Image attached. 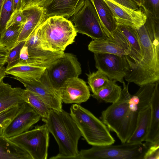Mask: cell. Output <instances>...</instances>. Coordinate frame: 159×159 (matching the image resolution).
<instances>
[{"instance_id":"5b68a950","label":"cell","mask_w":159,"mask_h":159,"mask_svg":"<svg viewBox=\"0 0 159 159\" xmlns=\"http://www.w3.org/2000/svg\"><path fill=\"white\" fill-rule=\"evenodd\" d=\"M149 145L145 142L93 146L79 151L75 159H143Z\"/></svg>"},{"instance_id":"4316f807","label":"cell","mask_w":159,"mask_h":159,"mask_svg":"<svg viewBox=\"0 0 159 159\" xmlns=\"http://www.w3.org/2000/svg\"><path fill=\"white\" fill-rule=\"evenodd\" d=\"M116 81L109 80L107 84L92 97L99 102L112 103L119 98L121 92V86L116 84Z\"/></svg>"},{"instance_id":"f6af8a7d","label":"cell","mask_w":159,"mask_h":159,"mask_svg":"<svg viewBox=\"0 0 159 159\" xmlns=\"http://www.w3.org/2000/svg\"><path fill=\"white\" fill-rule=\"evenodd\" d=\"M4 1V0H0V11L2 6L3 2Z\"/></svg>"},{"instance_id":"e0dca14e","label":"cell","mask_w":159,"mask_h":159,"mask_svg":"<svg viewBox=\"0 0 159 159\" xmlns=\"http://www.w3.org/2000/svg\"><path fill=\"white\" fill-rule=\"evenodd\" d=\"M104 0L111 9L117 25H126L138 29L145 24L147 16L141 8L134 10L112 0Z\"/></svg>"},{"instance_id":"f1b7e54d","label":"cell","mask_w":159,"mask_h":159,"mask_svg":"<svg viewBox=\"0 0 159 159\" xmlns=\"http://www.w3.org/2000/svg\"><path fill=\"white\" fill-rule=\"evenodd\" d=\"M23 98L42 118L47 117L50 108L43 101L32 92L25 89Z\"/></svg>"},{"instance_id":"1f68e13d","label":"cell","mask_w":159,"mask_h":159,"mask_svg":"<svg viewBox=\"0 0 159 159\" xmlns=\"http://www.w3.org/2000/svg\"><path fill=\"white\" fill-rule=\"evenodd\" d=\"M13 12V0H4L0 11V34L6 29L7 22Z\"/></svg>"},{"instance_id":"ab89813d","label":"cell","mask_w":159,"mask_h":159,"mask_svg":"<svg viewBox=\"0 0 159 159\" xmlns=\"http://www.w3.org/2000/svg\"><path fill=\"white\" fill-rule=\"evenodd\" d=\"M28 52L27 47L25 45L21 48L20 54V60L26 61L28 59Z\"/></svg>"},{"instance_id":"7a4b0ae2","label":"cell","mask_w":159,"mask_h":159,"mask_svg":"<svg viewBox=\"0 0 159 159\" xmlns=\"http://www.w3.org/2000/svg\"><path fill=\"white\" fill-rule=\"evenodd\" d=\"M58 145L59 153L50 159H75L79 153L81 132L70 113L62 109H50L47 117L42 118Z\"/></svg>"},{"instance_id":"5bb4252c","label":"cell","mask_w":159,"mask_h":159,"mask_svg":"<svg viewBox=\"0 0 159 159\" xmlns=\"http://www.w3.org/2000/svg\"><path fill=\"white\" fill-rule=\"evenodd\" d=\"M41 118L29 104L23 103L17 114L4 130L3 135L8 138L27 131Z\"/></svg>"},{"instance_id":"52a82bcc","label":"cell","mask_w":159,"mask_h":159,"mask_svg":"<svg viewBox=\"0 0 159 159\" xmlns=\"http://www.w3.org/2000/svg\"><path fill=\"white\" fill-rule=\"evenodd\" d=\"M49 133L45 124L37 125L32 129L8 139L25 149L32 159H47Z\"/></svg>"},{"instance_id":"ac0fdd59","label":"cell","mask_w":159,"mask_h":159,"mask_svg":"<svg viewBox=\"0 0 159 159\" xmlns=\"http://www.w3.org/2000/svg\"><path fill=\"white\" fill-rule=\"evenodd\" d=\"M26 21L19 35L17 44L25 41L32 32L44 22L47 18L45 8L36 5L25 7L23 9Z\"/></svg>"},{"instance_id":"7bdbcfd3","label":"cell","mask_w":159,"mask_h":159,"mask_svg":"<svg viewBox=\"0 0 159 159\" xmlns=\"http://www.w3.org/2000/svg\"><path fill=\"white\" fill-rule=\"evenodd\" d=\"M134 2L135 3L138 7H141L143 0H131Z\"/></svg>"},{"instance_id":"9c48e42d","label":"cell","mask_w":159,"mask_h":159,"mask_svg":"<svg viewBox=\"0 0 159 159\" xmlns=\"http://www.w3.org/2000/svg\"><path fill=\"white\" fill-rule=\"evenodd\" d=\"M22 84L26 89L34 93L50 108L57 111L62 109V102L58 91L49 78L47 69L39 79L11 77Z\"/></svg>"},{"instance_id":"ffe728a7","label":"cell","mask_w":159,"mask_h":159,"mask_svg":"<svg viewBox=\"0 0 159 159\" xmlns=\"http://www.w3.org/2000/svg\"><path fill=\"white\" fill-rule=\"evenodd\" d=\"M84 0H48L43 7L47 18L57 16L68 18L72 16Z\"/></svg>"},{"instance_id":"30bf717a","label":"cell","mask_w":159,"mask_h":159,"mask_svg":"<svg viewBox=\"0 0 159 159\" xmlns=\"http://www.w3.org/2000/svg\"><path fill=\"white\" fill-rule=\"evenodd\" d=\"M40 26L25 41L24 45L28 48V59L25 62L22 61L30 65L48 69L62 57L65 52H52L44 48L40 37Z\"/></svg>"},{"instance_id":"bcb514c9","label":"cell","mask_w":159,"mask_h":159,"mask_svg":"<svg viewBox=\"0 0 159 159\" xmlns=\"http://www.w3.org/2000/svg\"><path fill=\"white\" fill-rule=\"evenodd\" d=\"M0 37H1V34H0Z\"/></svg>"},{"instance_id":"6da1fadb","label":"cell","mask_w":159,"mask_h":159,"mask_svg":"<svg viewBox=\"0 0 159 159\" xmlns=\"http://www.w3.org/2000/svg\"><path fill=\"white\" fill-rule=\"evenodd\" d=\"M146 15L145 24L137 29L143 59L124 78L139 87L159 81V19Z\"/></svg>"},{"instance_id":"f546056e","label":"cell","mask_w":159,"mask_h":159,"mask_svg":"<svg viewBox=\"0 0 159 159\" xmlns=\"http://www.w3.org/2000/svg\"><path fill=\"white\" fill-rule=\"evenodd\" d=\"M86 75L88 77L89 89L93 94L96 93L104 87L109 80L107 75L98 70L95 72H90Z\"/></svg>"},{"instance_id":"d6986e66","label":"cell","mask_w":159,"mask_h":159,"mask_svg":"<svg viewBox=\"0 0 159 159\" xmlns=\"http://www.w3.org/2000/svg\"><path fill=\"white\" fill-rule=\"evenodd\" d=\"M117 27L125 37L129 44L130 53L129 55L125 56L131 70L136 68L143 57L137 30L124 25H117Z\"/></svg>"},{"instance_id":"4fadbf2b","label":"cell","mask_w":159,"mask_h":159,"mask_svg":"<svg viewBox=\"0 0 159 159\" xmlns=\"http://www.w3.org/2000/svg\"><path fill=\"white\" fill-rule=\"evenodd\" d=\"M122 84L123 88L119 98L102 111L101 117V120L110 131L115 133L117 136L126 114L131 95L128 90L129 83L126 84L124 81Z\"/></svg>"},{"instance_id":"2e32d148","label":"cell","mask_w":159,"mask_h":159,"mask_svg":"<svg viewBox=\"0 0 159 159\" xmlns=\"http://www.w3.org/2000/svg\"><path fill=\"white\" fill-rule=\"evenodd\" d=\"M58 92L62 102L66 104H80L86 102L91 95L86 82L78 77L66 80Z\"/></svg>"},{"instance_id":"f35d334b","label":"cell","mask_w":159,"mask_h":159,"mask_svg":"<svg viewBox=\"0 0 159 159\" xmlns=\"http://www.w3.org/2000/svg\"><path fill=\"white\" fill-rule=\"evenodd\" d=\"M25 0H13V11L22 10L25 5Z\"/></svg>"},{"instance_id":"277c9868","label":"cell","mask_w":159,"mask_h":159,"mask_svg":"<svg viewBox=\"0 0 159 159\" xmlns=\"http://www.w3.org/2000/svg\"><path fill=\"white\" fill-rule=\"evenodd\" d=\"M40 29L43 47L52 52L64 51L74 42L77 33L71 21L60 16L47 18Z\"/></svg>"},{"instance_id":"8992f818","label":"cell","mask_w":159,"mask_h":159,"mask_svg":"<svg viewBox=\"0 0 159 159\" xmlns=\"http://www.w3.org/2000/svg\"><path fill=\"white\" fill-rule=\"evenodd\" d=\"M156 83L141 86L131 95L126 114L117 135L121 143L127 142L135 129L139 113L150 105Z\"/></svg>"},{"instance_id":"8fae6325","label":"cell","mask_w":159,"mask_h":159,"mask_svg":"<svg viewBox=\"0 0 159 159\" xmlns=\"http://www.w3.org/2000/svg\"><path fill=\"white\" fill-rule=\"evenodd\" d=\"M95 66L97 69L110 80L122 83L125 77L131 69L125 56L107 53H94Z\"/></svg>"},{"instance_id":"3957f363","label":"cell","mask_w":159,"mask_h":159,"mask_svg":"<svg viewBox=\"0 0 159 159\" xmlns=\"http://www.w3.org/2000/svg\"><path fill=\"white\" fill-rule=\"evenodd\" d=\"M70 110L82 136L89 144L102 146L115 143L107 126L90 111L77 104L72 105Z\"/></svg>"},{"instance_id":"d590c367","label":"cell","mask_w":159,"mask_h":159,"mask_svg":"<svg viewBox=\"0 0 159 159\" xmlns=\"http://www.w3.org/2000/svg\"><path fill=\"white\" fill-rule=\"evenodd\" d=\"M143 159H159V143L150 145Z\"/></svg>"},{"instance_id":"d6a6232c","label":"cell","mask_w":159,"mask_h":159,"mask_svg":"<svg viewBox=\"0 0 159 159\" xmlns=\"http://www.w3.org/2000/svg\"><path fill=\"white\" fill-rule=\"evenodd\" d=\"M25 43V41L20 42L9 51L6 61L7 65L6 69L11 67L19 62L20 60V51Z\"/></svg>"},{"instance_id":"b9f144b4","label":"cell","mask_w":159,"mask_h":159,"mask_svg":"<svg viewBox=\"0 0 159 159\" xmlns=\"http://www.w3.org/2000/svg\"><path fill=\"white\" fill-rule=\"evenodd\" d=\"M3 65L0 64V82L7 75L5 72L6 68Z\"/></svg>"},{"instance_id":"cb8c5ba5","label":"cell","mask_w":159,"mask_h":159,"mask_svg":"<svg viewBox=\"0 0 159 159\" xmlns=\"http://www.w3.org/2000/svg\"><path fill=\"white\" fill-rule=\"evenodd\" d=\"M151 113L150 105L139 113L135 129L127 143H140L145 141L150 127Z\"/></svg>"},{"instance_id":"4dcf8cb0","label":"cell","mask_w":159,"mask_h":159,"mask_svg":"<svg viewBox=\"0 0 159 159\" xmlns=\"http://www.w3.org/2000/svg\"><path fill=\"white\" fill-rule=\"evenodd\" d=\"M21 105L14 106L0 112V135L19 111Z\"/></svg>"},{"instance_id":"ba28073f","label":"cell","mask_w":159,"mask_h":159,"mask_svg":"<svg viewBox=\"0 0 159 159\" xmlns=\"http://www.w3.org/2000/svg\"><path fill=\"white\" fill-rule=\"evenodd\" d=\"M71 20L77 33L86 35L93 40L108 38L103 31L96 9L90 0H84Z\"/></svg>"},{"instance_id":"7402d4cb","label":"cell","mask_w":159,"mask_h":159,"mask_svg":"<svg viewBox=\"0 0 159 159\" xmlns=\"http://www.w3.org/2000/svg\"><path fill=\"white\" fill-rule=\"evenodd\" d=\"M24 90L20 87L13 88L2 80L0 82V112L25 102L23 98Z\"/></svg>"},{"instance_id":"484cf974","label":"cell","mask_w":159,"mask_h":159,"mask_svg":"<svg viewBox=\"0 0 159 159\" xmlns=\"http://www.w3.org/2000/svg\"><path fill=\"white\" fill-rule=\"evenodd\" d=\"M46 69L45 68L30 65L20 60L16 65L6 69L5 72L7 75H11L21 79L32 78L38 79Z\"/></svg>"},{"instance_id":"8d00e7d4","label":"cell","mask_w":159,"mask_h":159,"mask_svg":"<svg viewBox=\"0 0 159 159\" xmlns=\"http://www.w3.org/2000/svg\"><path fill=\"white\" fill-rule=\"evenodd\" d=\"M124 6L134 10L138 9L136 4L131 0H112Z\"/></svg>"},{"instance_id":"836d02e7","label":"cell","mask_w":159,"mask_h":159,"mask_svg":"<svg viewBox=\"0 0 159 159\" xmlns=\"http://www.w3.org/2000/svg\"><path fill=\"white\" fill-rule=\"evenodd\" d=\"M141 7L145 12L159 19V0H143Z\"/></svg>"},{"instance_id":"d4e9b609","label":"cell","mask_w":159,"mask_h":159,"mask_svg":"<svg viewBox=\"0 0 159 159\" xmlns=\"http://www.w3.org/2000/svg\"><path fill=\"white\" fill-rule=\"evenodd\" d=\"M0 159H32L24 148L3 135H0Z\"/></svg>"},{"instance_id":"60d3db41","label":"cell","mask_w":159,"mask_h":159,"mask_svg":"<svg viewBox=\"0 0 159 159\" xmlns=\"http://www.w3.org/2000/svg\"><path fill=\"white\" fill-rule=\"evenodd\" d=\"M48 0H31L30 4L29 5H36L43 7Z\"/></svg>"},{"instance_id":"74e56055","label":"cell","mask_w":159,"mask_h":159,"mask_svg":"<svg viewBox=\"0 0 159 159\" xmlns=\"http://www.w3.org/2000/svg\"><path fill=\"white\" fill-rule=\"evenodd\" d=\"M9 52L7 48L0 45V64L4 65L6 63Z\"/></svg>"},{"instance_id":"9a60e30c","label":"cell","mask_w":159,"mask_h":159,"mask_svg":"<svg viewBox=\"0 0 159 159\" xmlns=\"http://www.w3.org/2000/svg\"><path fill=\"white\" fill-rule=\"evenodd\" d=\"M114 34L115 39L92 40L88 45V49L95 53H107L120 56L129 55V42L117 27Z\"/></svg>"},{"instance_id":"44dd1931","label":"cell","mask_w":159,"mask_h":159,"mask_svg":"<svg viewBox=\"0 0 159 159\" xmlns=\"http://www.w3.org/2000/svg\"><path fill=\"white\" fill-rule=\"evenodd\" d=\"M90 0L96 9L107 36L109 39H114V34L117 25L111 9L104 0Z\"/></svg>"},{"instance_id":"e575fe53","label":"cell","mask_w":159,"mask_h":159,"mask_svg":"<svg viewBox=\"0 0 159 159\" xmlns=\"http://www.w3.org/2000/svg\"><path fill=\"white\" fill-rule=\"evenodd\" d=\"M26 21V18L22 10L13 11L7 22L6 29L14 25H24Z\"/></svg>"},{"instance_id":"603a6c76","label":"cell","mask_w":159,"mask_h":159,"mask_svg":"<svg viewBox=\"0 0 159 159\" xmlns=\"http://www.w3.org/2000/svg\"><path fill=\"white\" fill-rule=\"evenodd\" d=\"M150 125L145 142L150 144L159 143V81L157 82L150 101Z\"/></svg>"},{"instance_id":"7c38bea8","label":"cell","mask_w":159,"mask_h":159,"mask_svg":"<svg viewBox=\"0 0 159 159\" xmlns=\"http://www.w3.org/2000/svg\"><path fill=\"white\" fill-rule=\"evenodd\" d=\"M81 66L75 55L64 53L62 57L47 69L49 78L55 88L58 91L66 80L79 77L82 73Z\"/></svg>"},{"instance_id":"83f0119b","label":"cell","mask_w":159,"mask_h":159,"mask_svg":"<svg viewBox=\"0 0 159 159\" xmlns=\"http://www.w3.org/2000/svg\"><path fill=\"white\" fill-rule=\"evenodd\" d=\"M23 26L14 25L6 29L1 34L0 45L9 51L11 50L17 44L18 39Z\"/></svg>"},{"instance_id":"ee69618b","label":"cell","mask_w":159,"mask_h":159,"mask_svg":"<svg viewBox=\"0 0 159 159\" xmlns=\"http://www.w3.org/2000/svg\"><path fill=\"white\" fill-rule=\"evenodd\" d=\"M31 0H25V7L27 6H28L30 5V3Z\"/></svg>"}]
</instances>
